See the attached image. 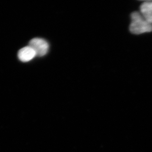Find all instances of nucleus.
Here are the masks:
<instances>
[{
    "mask_svg": "<svg viewBox=\"0 0 152 152\" xmlns=\"http://www.w3.org/2000/svg\"><path fill=\"white\" fill-rule=\"evenodd\" d=\"M129 30L134 34H139L152 31V24L147 21L141 13L134 12L131 15Z\"/></svg>",
    "mask_w": 152,
    "mask_h": 152,
    "instance_id": "1",
    "label": "nucleus"
},
{
    "mask_svg": "<svg viewBox=\"0 0 152 152\" xmlns=\"http://www.w3.org/2000/svg\"><path fill=\"white\" fill-rule=\"evenodd\" d=\"M29 46L34 50L36 56L42 57L48 53L49 45L46 40L40 38H34L30 40Z\"/></svg>",
    "mask_w": 152,
    "mask_h": 152,
    "instance_id": "2",
    "label": "nucleus"
},
{
    "mask_svg": "<svg viewBox=\"0 0 152 152\" xmlns=\"http://www.w3.org/2000/svg\"><path fill=\"white\" fill-rule=\"evenodd\" d=\"M35 56H36V52L29 45L22 48L18 53L19 59L23 62H29L34 58Z\"/></svg>",
    "mask_w": 152,
    "mask_h": 152,
    "instance_id": "3",
    "label": "nucleus"
},
{
    "mask_svg": "<svg viewBox=\"0 0 152 152\" xmlns=\"http://www.w3.org/2000/svg\"><path fill=\"white\" fill-rule=\"evenodd\" d=\"M141 14L144 18L152 24V1H145L140 6Z\"/></svg>",
    "mask_w": 152,
    "mask_h": 152,
    "instance_id": "4",
    "label": "nucleus"
}]
</instances>
